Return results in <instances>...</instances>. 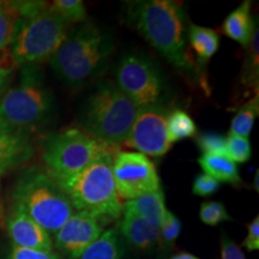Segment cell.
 Returning a JSON list of instances; mask_svg holds the SVG:
<instances>
[{
    "label": "cell",
    "instance_id": "obj_34",
    "mask_svg": "<svg viewBox=\"0 0 259 259\" xmlns=\"http://www.w3.org/2000/svg\"><path fill=\"white\" fill-rule=\"evenodd\" d=\"M244 246L248 251H257L259 248V218L252 220L247 228V236L244 240Z\"/></svg>",
    "mask_w": 259,
    "mask_h": 259
},
{
    "label": "cell",
    "instance_id": "obj_3",
    "mask_svg": "<svg viewBox=\"0 0 259 259\" xmlns=\"http://www.w3.org/2000/svg\"><path fill=\"white\" fill-rule=\"evenodd\" d=\"M139 108L112 80H103L83 109L84 132L109 148L127 141Z\"/></svg>",
    "mask_w": 259,
    "mask_h": 259
},
{
    "label": "cell",
    "instance_id": "obj_20",
    "mask_svg": "<svg viewBox=\"0 0 259 259\" xmlns=\"http://www.w3.org/2000/svg\"><path fill=\"white\" fill-rule=\"evenodd\" d=\"M189 40L200 65H205L219 51L220 36L213 29L191 24L189 27Z\"/></svg>",
    "mask_w": 259,
    "mask_h": 259
},
{
    "label": "cell",
    "instance_id": "obj_2",
    "mask_svg": "<svg viewBox=\"0 0 259 259\" xmlns=\"http://www.w3.org/2000/svg\"><path fill=\"white\" fill-rule=\"evenodd\" d=\"M130 24L179 69H192L193 61L185 46L183 10L170 0L136 2L128 8Z\"/></svg>",
    "mask_w": 259,
    "mask_h": 259
},
{
    "label": "cell",
    "instance_id": "obj_37",
    "mask_svg": "<svg viewBox=\"0 0 259 259\" xmlns=\"http://www.w3.org/2000/svg\"><path fill=\"white\" fill-rule=\"evenodd\" d=\"M258 180H259V170L257 169V171H255V178H254V181H253V185H254V189L255 191H259V185H258Z\"/></svg>",
    "mask_w": 259,
    "mask_h": 259
},
{
    "label": "cell",
    "instance_id": "obj_4",
    "mask_svg": "<svg viewBox=\"0 0 259 259\" xmlns=\"http://www.w3.org/2000/svg\"><path fill=\"white\" fill-rule=\"evenodd\" d=\"M113 157L109 154L79 173L69 177H51L67 194L76 211L88 212L101 221L120 218L122 204L113 179Z\"/></svg>",
    "mask_w": 259,
    "mask_h": 259
},
{
    "label": "cell",
    "instance_id": "obj_16",
    "mask_svg": "<svg viewBox=\"0 0 259 259\" xmlns=\"http://www.w3.org/2000/svg\"><path fill=\"white\" fill-rule=\"evenodd\" d=\"M255 27L251 15V2H244L225 19L222 30L226 36L240 44L244 48H247L253 37Z\"/></svg>",
    "mask_w": 259,
    "mask_h": 259
},
{
    "label": "cell",
    "instance_id": "obj_17",
    "mask_svg": "<svg viewBox=\"0 0 259 259\" xmlns=\"http://www.w3.org/2000/svg\"><path fill=\"white\" fill-rule=\"evenodd\" d=\"M122 210L134 212L145 221L160 227L166 215V204H164L163 191L158 190L138 198L127 200L122 204Z\"/></svg>",
    "mask_w": 259,
    "mask_h": 259
},
{
    "label": "cell",
    "instance_id": "obj_22",
    "mask_svg": "<svg viewBox=\"0 0 259 259\" xmlns=\"http://www.w3.org/2000/svg\"><path fill=\"white\" fill-rule=\"evenodd\" d=\"M167 135L171 144L196 137L197 126L193 119L183 109H174L167 114Z\"/></svg>",
    "mask_w": 259,
    "mask_h": 259
},
{
    "label": "cell",
    "instance_id": "obj_29",
    "mask_svg": "<svg viewBox=\"0 0 259 259\" xmlns=\"http://www.w3.org/2000/svg\"><path fill=\"white\" fill-rule=\"evenodd\" d=\"M250 53L245 61L244 66V83L251 84L252 87L258 85V30L255 29L253 37L250 44Z\"/></svg>",
    "mask_w": 259,
    "mask_h": 259
},
{
    "label": "cell",
    "instance_id": "obj_18",
    "mask_svg": "<svg viewBox=\"0 0 259 259\" xmlns=\"http://www.w3.org/2000/svg\"><path fill=\"white\" fill-rule=\"evenodd\" d=\"M125 246L118 228L107 229L78 259H121Z\"/></svg>",
    "mask_w": 259,
    "mask_h": 259
},
{
    "label": "cell",
    "instance_id": "obj_10",
    "mask_svg": "<svg viewBox=\"0 0 259 259\" xmlns=\"http://www.w3.org/2000/svg\"><path fill=\"white\" fill-rule=\"evenodd\" d=\"M112 171L118 197L126 202L161 190L154 162L141 153H116Z\"/></svg>",
    "mask_w": 259,
    "mask_h": 259
},
{
    "label": "cell",
    "instance_id": "obj_25",
    "mask_svg": "<svg viewBox=\"0 0 259 259\" xmlns=\"http://www.w3.org/2000/svg\"><path fill=\"white\" fill-rule=\"evenodd\" d=\"M252 149L248 138L228 135L226 137V156L234 163H245L251 158Z\"/></svg>",
    "mask_w": 259,
    "mask_h": 259
},
{
    "label": "cell",
    "instance_id": "obj_38",
    "mask_svg": "<svg viewBox=\"0 0 259 259\" xmlns=\"http://www.w3.org/2000/svg\"><path fill=\"white\" fill-rule=\"evenodd\" d=\"M0 4H2V2H0Z\"/></svg>",
    "mask_w": 259,
    "mask_h": 259
},
{
    "label": "cell",
    "instance_id": "obj_24",
    "mask_svg": "<svg viewBox=\"0 0 259 259\" xmlns=\"http://www.w3.org/2000/svg\"><path fill=\"white\" fill-rule=\"evenodd\" d=\"M51 5L69 24L82 23L87 19L85 6L80 0H56Z\"/></svg>",
    "mask_w": 259,
    "mask_h": 259
},
{
    "label": "cell",
    "instance_id": "obj_31",
    "mask_svg": "<svg viewBox=\"0 0 259 259\" xmlns=\"http://www.w3.org/2000/svg\"><path fill=\"white\" fill-rule=\"evenodd\" d=\"M16 66L17 65H16L14 58L10 53V48L0 51V93L4 90L6 84L9 83L10 77L14 73Z\"/></svg>",
    "mask_w": 259,
    "mask_h": 259
},
{
    "label": "cell",
    "instance_id": "obj_21",
    "mask_svg": "<svg viewBox=\"0 0 259 259\" xmlns=\"http://www.w3.org/2000/svg\"><path fill=\"white\" fill-rule=\"evenodd\" d=\"M25 18L19 15L16 2H2L0 4V51L9 50L19 27Z\"/></svg>",
    "mask_w": 259,
    "mask_h": 259
},
{
    "label": "cell",
    "instance_id": "obj_19",
    "mask_svg": "<svg viewBox=\"0 0 259 259\" xmlns=\"http://www.w3.org/2000/svg\"><path fill=\"white\" fill-rule=\"evenodd\" d=\"M199 166L203 171L213 178L219 183H228L236 186L240 184V174L236 163L221 155L203 154L198 158Z\"/></svg>",
    "mask_w": 259,
    "mask_h": 259
},
{
    "label": "cell",
    "instance_id": "obj_6",
    "mask_svg": "<svg viewBox=\"0 0 259 259\" xmlns=\"http://www.w3.org/2000/svg\"><path fill=\"white\" fill-rule=\"evenodd\" d=\"M54 100L35 65L22 66L21 79L0 99V118L10 126L30 135L50 121Z\"/></svg>",
    "mask_w": 259,
    "mask_h": 259
},
{
    "label": "cell",
    "instance_id": "obj_1",
    "mask_svg": "<svg viewBox=\"0 0 259 259\" xmlns=\"http://www.w3.org/2000/svg\"><path fill=\"white\" fill-rule=\"evenodd\" d=\"M113 52L112 36L93 23L69 32L50 59L52 70L71 87L80 88L105 71Z\"/></svg>",
    "mask_w": 259,
    "mask_h": 259
},
{
    "label": "cell",
    "instance_id": "obj_9",
    "mask_svg": "<svg viewBox=\"0 0 259 259\" xmlns=\"http://www.w3.org/2000/svg\"><path fill=\"white\" fill-rule=\"evenodd\" d=\"M116 85L139 109L160 106L164 82L153 60L143 54L130 53L116 69Z\"/></svg>",
    "mask_w": 259,
    "mask_h": 259
},
{
    "label": "cell",
    "instance_id": "obj_35",
    "mask_svg": "<svg viewBox=\"0 0 259 259\" xmlns=\"http://www.w3.org/2000/svg\"><path fill=\"white\" fill-rule=\"evenodd\" d=\"M5 225V211H4V203L2 198V184H0V227Z\"/></svg>",
    "mask_w": 259,
    "mask_h": 259
},
{
    "label": "cell",
    "instance_id": "obj_26",
    "mask_svg": "<svg viewBox=\"0 0 259 259\" xmlns=\"http://www.w3.org/2000/svg\"><path fill=\"white\" fill-rule=\"evenodd\" d=\"M199 218L208 226H218L221 222L232 221L231 215L227 211L225 204L218 200L202 203L199 209Z\"/></svg>",
    "mask_w": 259,
    "mask_h": 259
},
{
    "label": "cell",
    "instance_id": "obj_12",
    "mask_svg": "<svg viewBox=\"0 0 259 259\" xmlns=\"http://www.w3.org/2000/svg\"><path fill=\"white\" fill-rule=\"evenodd\" d=\"M103 233L102 221L84 211H74L54 234V246L69 259H78Z\"/></svg>",
    "mask_w": 259,
    "mask_h": 259
},
{
    "label": "cell",
    "instance_id": "obj_23",
    "mask_svg": "<svg viewBox=\"0 0 259 259\" xmlns=\"http://www.w3.org/2000/svg\"><path fill=\"white\" fill-rule=\"evenodd\" d=\"M259 111V101H258V94H255L254 99L251 101L241 106L234 118L232 119L231 130H229V135L239 136V137L248 138L252 127H253L255 118L258 115Z\"/></svg>",
    "mask_w": 259,
    "mask_h": 259
},
{
    "label": "cell",
    "instance_id": "obj_28",
    "mask_svg": "<svg viewBox=\"0 0 259 259\" xmlns=\"http://www.w3.org/2000/svg\"><path fill=\"white\" fill-rule=\"evenodd\" d=\"M197 145L203 154L226 156V137L216 132H204L197 137Z\"/></svg>",
    "mask_w": 259,
    "mask_h": 259
},
{
    "label": "cell",
    "instance_id": "obj_7",
    "mask_svg": "<svg viewBox=\"0 0 259 259\" xmlns=\"http://www.w3.org/2000/svg\"><path fill=\"white\" fill-rule=\"evenodd\" d=\"M113 149L78 128L48 135L41 144L45 170L51 177H69L113 154Z\"/></svg>",
    "mask_w": 259,
    "mask_h": 259
},
{
    "label": "cell",
    "instance_id": "obj_33",
    "mask_svg": "<svg viewBox=\"0 0 259 259\" xmlns=\"http://www.w3.org/2000/svg\"><path fill=\"white\" fill-rule=\"evenodd\" d=\"M221 259H246L241 248L227 234L221 236Z\"/></svg>",
    "mask_w": 259,
    "mask_h": 259
},
{
    "label": "cell",
    "instance_id": "obj_11",
    "mask_svg": "<svg viewBox=\"0 0 259 259\" xmlns=\"http://www.w3.org/2000/svg\"><path fill=\"white\" fill-rule=\"evenodd\" d=\"M167 114L161 106L139 109L124 145L145 156L160 157L167 154L171 148L167 135Z\"/></svg>",
    "mask_w": 259,
    "mask_h": 259
},
{
    "label": "cell",
    "instance_id": "obj_32",
    "mask_svg": "<svg viewBox=\"0 0 259 259\" xmlns=\"http://www.w3.org/2000/svg\"><path fill=\"white\" fill-rule=\"evenodd\" d=\"M6 259H61L54 252L28 250V248L12 247Z\"/></svg>",
    "mask_w": 259,
    "mask_h": 259
},
{
    "label": "cell",
    "instance_id": "obj_5",
    "mask_svg": "<svg viewBox=\"0 0 259 259\" xmlns=\"http://www.w3.org/2000/svg\"><path fill=\"white\" fill-rule=\"evenodd\" d=\"M12 202L19 204L50 235H54L74 212L67 194L37 166L28 167L18 177Z\"/></svg>",
    "mask_w": 259,
    "mask_h": 259
},
{
    "label": "cell",
    "instance_id": "obj_30",
    "mask_svg": "<svg viewBox=\"0 0 259 259\" xmlns=\"http://www.w3.org/2000/svg\"><path fill=\"white\" fill-rule=\"evenodd\" d=\"M220 183L216 181L213 178H211L208 174L202 173L198 174L194 178L193 185H192V192L196 196L200 197H209L219 191Z\"/></svg>",
    "mask_w": 259,
    "mask_h": 259
},
{
    "label": "cell",
    "instance_id": "obj_8",
    "mask_svg": "<svg viewBox=\"0 0 259 259\" xmlns=\"http://www.w3.org/2000/svg\"><path fill=\"white\" fill-rule=\"evenodd\" d=\"M70 24L48 5L40 14L24 19L19 27L10 53L17 66L50 60L69 35Z\"/></svg>",
    "mask_w": 259,
    "mask_h": 259
},
{
    "label": "cell",
    "instance_id": "obj_14",
    "mask_svg": "<svg viewBox=\"0 0 259 259\" xmlns=\"http://www.w3.org/2000/svg\"><path fill=\"white\" fill-rule=\"evenodd\" d=\"M34 155L30 135L18 131L0 118V177L25 166Z\"/></svg>",
    "mask_w": 259,
    "mask_h": 259
},
{
    "label": "cell",
    "instance_id": "obj_36",
    "mask_svg": "<svg viewBox=\"0 0 259 259\" xmlns=\"http://www.w3.org/2000/svg\"><path fill=\"white\" fill-rule=\"evenodd\" d=\"M169 259H199V258L191 253H187V252H181V253L173 255V257H170Z\"/></svg>",
    "mask_w": 259,
    "mask_h": 259
},
{
    "label": "cell",
    "instance_id": "obj_27",
    "mask_svg": "<svg viewBox=\"0 0 259 259\" xmlns=\"http://www.w3.org/2000/svg\"><path fill=\"white\" fill-rule=\"evenodd\" d=\"M181 233V222L180 220L174 215L173 212L167 210L164 215L163 221L160 226V234H161V245L164 247H170L174 245V242L179 238Z\"/></svg>",
    "mask_w": 259,
    "mask_h": 259
},
{
    "label": "cell",
    "instance_id": "obj_13",
    "mask_svg": "<svg viewBox=\"0 0 259 259\" xmlns=\"http://www.w3.org/2000/svg\"><path fill=\"white\" fill-rule=\"evenodd\" d=\"M5 223L15 247L53 252L51 235L38 226L19 204L12 202Z\"/></svg>",
    "mask_w": 259,
    "mask_h": 259
},
{
    "label": "cell",
    "instance_id": "obj_15",
    "mask_svg": "<svg viewBox=\"0 0 259 259\" xmlns=\"http://www.w3.org/2000/svg\"><path fill=\"white\" fill-rule=\"evenodd\" d=\"M119 233L128 245L138 251H151L161 245L160 227L145 221L134 212L122 210Z\"/></svg>",
    "mask_w": 259,
    "mask_h": 259
}]
</instances>
